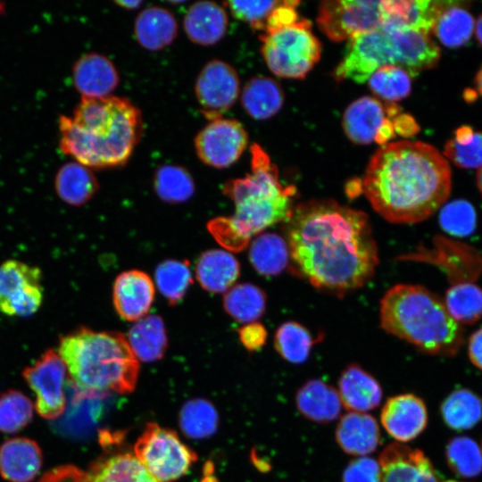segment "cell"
Here are the masks:
<instances>
[{
	"label": "cell",
	"mask_w": 482,
	"mask_h": 482,
	"mask_svg": "<svg viewBox=\"0 0 482 482\" xmlns=\"http://www.w3.org/2000/svg\"><path fill=\"white\" fill-rule=\"evenodd\" d=\"M286 235L290 270L320 289L344 295L359 288L378 264L366 213L334 200L294 206Z\"/></svg>",
	"instance_id": "cell-1"
},
{
	"label": "cell",
	"mask_w": 482,
	"mask_h": 482,
	"mask_svg": "<svg viewBox=\"0 0 482 482\" xmlns=\"http://www.w3.org/2000/svg\"><path fill=\"white\" fill-rule=\"evenodd\" d=\"M452 175L447 160L429 144L402 140L382 145L371 157L363 192L373 209L393 223H416L445 203Z\"/></svg>",
	"instance_id": "cell-2"
},
{
	"label": "cell",
	"mask_w": 482,
	"mask_h": 482,
	"mask_svg": "<svg viewBox=\"0 0 482 482\" xmlns=\"http://www.w3.org/2000/svg\"><path fill=\"white\" fill-rule=\"evenodd\" d=\"M59 148L90 169L125 164L143 132L139 109L129 100L110 96L81 98L72 117L58 120Z\"/></svg>",
	"instance_id": "cell-3"
},
{
	"label": "cell",
	"mask_w": 482,
	"mask_h": 482,
	"mask_svg": "<svg viewBox=\"0 0 482 482\" xmlns=\"http://www.w3.org/2000/svg\"><path fill=\"white\" fill-rule=\"evenodd\" d=\"M251 154V172L229 180L222 188L235 204L234 214L209 223L214 237L234 251L245 247L268 227L287 222L294 209L295 188L281 183L277 166L259 145H252Z\"/></svg>",
	"instance_id": "cell-4"
},
{
	"label": "cell",
	"mask_w": 482,
	"mask_h": 482,
	"mask_svg": "<svg viewBox=\"0 0 482 482\" xmlns=\"http://www.w3.org/2000/svg\"><path fill=\"white\" fill-rule=\"evenodd\" d=\"M382 328L426 353L453 356L463 343V329L444 300L421 286L398 284L380 301Z\"/></svg>",
	"instance_id": "cell-5"
},
{
	"label": "cell",
	"mask_w": 482,
	"mask_h": 482,
	"mask_svg": "<svg viewBox=\"0 0 482 482\" xmlns=\"http://www.w3.org/2000/svg\"><path fill=\"white\" fill-rule=\"evenodd\" d=\"M57 353L83 392L129 393L135 388L139 363L121 333L80 328L60 338Z\"/></svg>",
	"instance_id": "cell-6"
},
{
	"label": "cell",
	"mask_w": 482,
	"mask_h": 482,
	"mask_svg": "<svg viewBox=\"0 0 482 482\" xmlns=\"http://www.w3.org/2000/svg\"><path fill=\"white\" fill-rule=\"evenodd\" d=\"M440 48L429 33L408 28L383 25L348 40L334 75L337 80L366 82L384 66H398L411 78L435 67Z\"/></svg>",
	"instance_id": "cell-7"
},
{
	"label": "cell",
	"mask_w": 482,
	"mask_h": 482,
	"mask_svg": "<svg viewBox=\"0 0 482 482\" xmlns=\"http://www.w3.org/2000/svg\"><path fill=\"white\" fill-rule=\"evenodd\" d=\"M260 39L267 66L281 78L303 79L320 58V43L306 19L262 33Z\"/></svg>",
	"instance_id": "cell-8"
},
{
	"label": "cell",
	"mask_w": 482,
	"mask_h": 482,
	"mask_svg": "<svg viewBox=\"0 0 482 482\" xmlns=\"http://www.w3.org/2000/svg\"><path fill=\"white\" fill-rule=\"evenodd\" d=\"M134 451L137 460L160 482L181 478L197 459L174 431L155 423L146 425Z\"/></svg>",
	"instance_id": "cell-9"
},
{
	"label": "cell",
	"mask_w": 482,
	"mask_h": 482,
	"mask_svg": "<svg viewBox=\"0 0 482 482\" xmlns=\"http://www.w3.org/2000/svg\"><path fill=\"white\" fill-rule=\"evenodd\" d=\"M317 23L331 40H349L382 26L381 1H323L319 6Z\"/></svg>",
	"instance_id": "cell-10"
},
{
	"label": "cell",
	"mask_w": 482,
	"mask_h": 482,
	"mask_svg": "<svg viewBox=\"0 0 482 482\" xmlns=\"http://www.w3.org/2000/svg\"><path fill=\"white\" fill-rule=\"evenodd\" d=\"M43 298L38 267L18 260L0 265V312L10 317H29L41 307Z\"/></svg>",
	"instance_id": "cell-11"
},
{
	"label": "cell",
	"mask_w": 482,
	"mask_h": 482,
	"mask_svg": "<svg viewBox=\"0 0 482 482\" xmlns=\"http://www.w3.org/2000/svg\"><path fill=\"white\" fill-rule=\"evenodd\" d=\"M399 112L398 106L394 104L386 106L374 97L362 96L345 109L343 129L354 144L376 142L384 145L395 135L394 118Z\"/></svg>",
	"instance_id": "cell-12"
},
{
	"label": "cell",
	"mask_w": 482,
	"mask_h": 482,
	"mask_svg": "<svg viewBox=\"0 0 482 482\" xmlns=\"http://www.w3.org/2000/svg\"><path fill=\"white\" fill-rule=\"evenodd\" d=\"M67 369L54 349L46 350L22 377L36 395V411L44 419L55 420L65 410L64 382Z\"/></svg>",
	"instance_id": "cell-13"
},
{
	"label": "cell",
	"mask_w": 482,
	"mask_h": 482,
	"mask_svg": "<svg viewBox=\"0 0 482 482\" xmlns=\"http://www.w3.org/2000/svg\"><path fill=\"white\" fill-rule=\"evenodd\" d=\"M247 132L236 120L220 118L209 121L195 138L199 159L206 165L224 169L235 163L245 150Z\"/></svg>",
	"instance_id": "cell-14"
},
{
	"label": "cell",
	"mask_w": 482,
	"mask_h": 482,
	"mask_svg": "<svg viewBox=\"0 0 482 482\" xmlns=\"http://www.w3.org/2000/svg\"><path fill=\"white\" fill-rule=\"evenodd\" d=\"M239 91L237 72L230 64L218 59L203 67L195 84L196 100L209 121L222 118L237 100Z\"/></svg>",
	"instance_id": "cell-15"
},
{
	"label": "cell",
	"mask_w": 482,
	"mask_h": 482,
	"mask_svg": "<svg viewBox=\"0 0 482 482\" xmlns=\"http://www.w3.org/2000/svg\"><path fill=\"white\" fill-rule=\"evenodd\" d=\"M381 482H438L429 459L419 449L393 443L381 453Z\"/></svg>",
	"instance_id": "cell-16"
},
{
	"label": "cell",
	"mask_w": 482,
	"mask_h": 482,
	"mask_svg": "<svg viewBox=\"0 0 482 482\" xmlns=\"http://www.w3.org/2000/svg\"><path fill=\"white\" fill-rule=\"evenodd\" d=\"M380 419L391 436L400 442H409L426 428L428 411L421 398L413 394H403L387 399Z\"/></svg>",
	"instance_id": "cell-17"
},
{
	"label": "cell",
	"mask_w": 482,
	"mask_h": 482,
	"mask_svg": "<svg viewBox=\"0 0 482 482\" xmlns=\"http://www.w3.org/2000/svg\"><path fill=\"white\" fill-rule=\"evenodd\" d=\"M154 298V285L151 278L138 270H127L115 279L112 300L120 317L137 321L146 316Z\"/></svg>",
	"instance_id": "cell-18"
},
{
	"label": "cell",
	"mask_w": 482,
	"mask_h": 482,
	"mask_svg": "<svg viewBox=\"0 0 482 482\" xmlns=\"http://www.w3.org/2000/svg\"><path fill=\"white\" fill-rule=\"evenodd\" d=\"M119 80L118 71L112 61L98 53L81 55L72 66V82L82 98L110 96Z\"/></svg>",
	"instance_id": "cell-19"
},
{
	"label": "cell",
	"mask_w": 482,
	"mask_h": 482,
	"mask_svg": "<svg viewBox=\"0 0 482 482\" xmlns=\"http://www.w3.org/2000/svg\"><path fill=\"white\" fill-rule=\"evenodd\" d=\"M43 463L40 447L32 439L12 437L0 445V475L9 482H31Z\"/></svg>",
	"instance_id": "cell-20"
},
{
	"label": "cell",
	"mask_w": 482,
	"mask_h": 482,
	"mask_svg": "<svg viewBox=\"0 0 482 482\" xmlns=\"http://www.w3.org/2000/svg\"><path fill=\"white\" fill-rule=\"evenodd\" d=\"M228 24L224 7L211 1L195 2L187 9L183 19L187 37L202 46L218 43L224 37Z\"/></svg>",
	"instance_id": "cell-21"
},
{
	"label": "cell",
	"mask_w": 482,
	"mask_h": 482,
	"mask_svg": "<svg viewBox=\"0 0 482 482\" xmlns=\"http://www.w3.org/2000/svg\"><path fill=\"white\" fill-rule=\"evenodd\" d=\"M338 394L349 411L364 412L377 408L382 399L378 382L357 364L347 366L338 380Z\"/></svg>",
	"instance_id": "cell-22"
},
{
	"label": "cell",
	"mask_w": 482,
	"mask_h": 482,
	"mask_svg": "<svg viewBox=\"0 0 482 482\" xmlns=\"http://www.w3.org/2000/svg\"><path fill=\"white\" fill-rule=\"evenodd\" d=\"M336 440L348 454L364 456L374 452L380 443L377 420L364 412L349 411L341 417Z\"/></svg>",
	"instance_id": "cell-23"
},
{
	"label": "cell",
	"mask_w": 482,
	"mask_h": 482,
	"mask_svg": "<svg viewBox=\"0 0 482 482\" xmlns=\"http://www.w3.org/2000/svg\"><path fill=\"white\" fill-rule=\"evenodd\" d=\"M295 404L306 419L328 423L337 420L342 410L338 391L320 379H310L296 392Z\"/></svg>",
	"instance_id": "cell-24"
},
{
	"label": "cell",
	"mask_w": 482,
	"mask_h": 482,
	"mask_svg": "<svg viewBox=\"0 0 482 482\" xmlns=\"http://www.w3.org/2000/svg\"><path fill=\"white\" fill-rule=\"evenodd\" d=\"M443 1H381L383 25H394L427 33L432 29Z\"/></svg>",
	"instance_id": "cell-25"
},
{
	"label": "cell",
	"mask_w": 482,
	"mask_h": 482,
	"mask_svg": "<svg viewBox=\"0 0 482 482\" xmlns=\"http://www.w3.org/2000/svg\"><path fill=\"white\" fill-rule=\"evenodd\" d=\"M135 37L146 50L158 51L170 46L177 37L178 23L172 12L161 6L142 10L135 20Z\"/></svg>",
	"instance_id": "cell-26"
},
{
	"label": "cell",
	"mask_w": 482,
	"mask_h": 482,
	"mask_svg": "<svg viewBox=\"0 0 482 482\" xmlns=\"http://www.w3.org/2000/svg\"><path fill=\"white\" fill-rule=\"evenodd\" d=\"M240 273L238 261L222 249L205 251L197 260L195 276L200 286L210 293L227 292Z\"/></svg>",
	"instance_id": "cell-27"
},
{
	"label": "cell",
	"mask_w": 482,
	"mask_h": 482,
	"mask_svg": "<svg viewBox=\"0 0 482 482\" xmlns=\"http://www.w3.org/2000/svg\"><path fill=\"white\" fill-rule=\"evenodd\" d=\"M54 186L59 198L73 206L88 202L99 187L91 169L75 161L66 162L58 169Z\"/></svg>",
	"instance_id": "cell-28"
},
{
	"label": "cell",
	"mask_w": 482,
	"mask_h": 482,
	"mask_svg": "<svg viewBox=\"0 0 482 482\" xmlns=\"http://www.w3.org/2000/svg\"><path fill=\"white\" fill-rule=\"evenodd\" d=\"M126 338L137 359L145 362L161 359L168 343L163 320L154 314L137 320Z\"/></svg>",
	"instance_id": "cell-29"
},
{
	"label": "cell",
	"mask_w": 482,
	"mask_h": 482,
	"mask_svg": "<svg viewBox=\"0 0 482 482\" xmlns=\"http://www.w3.org/2000/svg\"><path fill=\"white\" fill-rule=\"evenodd\" d=\"M284 93L279 84L268 77L257 76L249 79L241 93L244 110L255 120H266L279 112Z\"/></svg>",
	"instance_id": "cell-30"
},
{
	"label": "cell",
	"mask_w": 482,
	"mask_h": 482,
	"mask_svg": "<svg viewBox=\"0 0 482 482\" xmlns=\"http://www.w3.org/2000/svg\"><path fill=\"white\" fill-rule=\"evenodd\" d=\"M474 28V19L466 9L455 2L443 1L431 30L443 45L455 48L470 40Z\"/></svg>",
	"instance_id": "cell-31"
},
{
	"label": "cell",
	"mask_w": 482,
	"mask_h": 482,
	"mask_svg": "<svg viewBox=\"0 0 482 482\" xmlns=\"http://www.w3.org/2000/svg\"><path fill=\"white\" fill-rule=\"evenodd\" d=\"M87 476L90 482H160L130 453L98 461Z\"/></svg>",
	"instance_id": "cell-32"
},
{
	"label": "cell",
	"mask_w": 482,
	"mask_h": 482,
	"mask_svg": "<svg viewBox=\"0 0 482 482\" xmlns=\"http://www.w3.org/2000/svg\"><path fill=\"white\" fill-rule=\"evenodd\" d=\"M249 260L262 275L274 276L281 273L290 262L287 240L275 233L258 235L250 245Z\"/></svg>",
	"instance_id": "cell-33"
},
{
	"label": "cell",
	"mask_w": 482,
	"mask_h": 482,
	"mask_svg": "<svg viewBox=\"0 0 482 482\" xmlns=\"http://www.w3.org/2000/svg\"><path fill=\"white\" fill-rule=\"evenodd\" d=\"M441 414L453 430L472 428L482 420V399L469 389H457L443 402Z\"/></svg>",
	"instance_id": "cell-34"
},
{
	"label": "cell",
	"mask_w": 482,
	"mask_h": 482,
	"mask_svg": "<svg viewBox=\"0 0 482 482\" xmlns=\"http://www.w3.org/2000/svg\"><path fill=\"white\" fill-rule=\"evenodd\" d=\"M223 306L234 320L242 323H252L263 314L266 295L260 287L253 284H238L226 292Z\"/></svg>",
	"instance_id": "cell-35"
},
{
	"label": "cell",
	"mask_w": 482,
	"mask_h": 482,
	"mask_svg": "<svg viewBox=\"0 0 482 482\" xmlns=\"http://www.w3.org/2000/svg\"><path fill=\"white\" fill-rule=\"evenodd\" d=\"M445 305L460 325H470L482 317V289L471 282H459L445 293Z\"/></svg>",
	"instance_id": "cell-36"
},
{
	"label": "cell",
	"mask_w": 482,
	"mask_h": 482,
	"mask_svg": "<svg viewBox=\"0 0 482 482\" xmlns=\"http://www.w3.org/2000/svg\"><path fill=\"white\" fill-rule=\"evenodd\" d=\"M154 187L162 200L171 204L186 202L195 193L191 174L184 167L175 164H163L157 168Z\"/></svg>",
	"instance_id": "cell-37"
},
{
	"label": "cell",
	"mask_w": 482,
	"mask_h": 482,
	"mask_svg": "<svg viewBox=\"0 0 482 482\" xmlns=\"http://www.w3.org/2000/svg\"><path fill=\"white\" fill-rule=\"evenodd\" d=\"M158 290L170 304L179 303L193 283L187 261L165 260L154 273Z\"/></svg>",
	"instance_id": "cell-38"
},
{
	"label": "cell",
	"mask_w": 482,
	"mask_h": 482,
	"mask_svg": "<svg viewBox=\"0 0 482 482\" xmlns=\"http://www.w3.org/2000/svg\"><path fill=\"white\" fill-rule=\"evenodd\" d=\"M218 413L206 400L187 401L179 411V425L183 433L190 438L203 439L212 436L218 427Z\"/></svg>",
	"instance_id": "cell-39"
},
{
	"label": "cell",
	"mask_w": 482,
	"mask_h": 482,
	"mask_svg": "<svg viewBox=\"0 0 482 482\" xmlns=\"http://www.w3.org/2000/svg\"><path fill=\"white\" fill-rule=\"evenodd\" d=\"M314 343L315 340L308 329L295 321L281 324L275 333L276 350L281 357L291 363L304 362Z\"/></svg>",
	"instance_id": "cell-40"
},
{
	"label": "cell",
	"mask_w": 482,
	"mask_h": 482,
	"mask_svg": "<svg viewBox=\"0 0 482 482\" xmlns=\"http://www.w3.org/2000/svg\"><path fill=\"white\" fill-rule=\"evenodd\" d=\"M445 456L450 469L462 478H474L482 472V452L478 444L468 436L451 439Z\"/></svg>",
	"instance_id": "cell-41"
},
{
	"label": "cell",
	"mask_w": 482,
	"mask_h": 482,
	"mask_svg": "<svg viewBox=\"0 0 482 482\" xmlns=\"http://www.w3.org/2000/svg\"><path fill=\"white\" fill-rule=\"evenodd\" d=\"M411 77L398 66H384L376 70L369 78L368 84L373 93L389 102L406 97L411 88Z\"/></svg>",
	"instance_id": "cell-42"
},
{
	"label": "cell",
	"mask_w": 482,
	"mask_h": 482,
	"mask_svg": "<svg viewBox=\"0 0 482 482\" xmlns=\"http://www.w3.org/2000/svg\"><path fill=\"white\" fill-rule=\"evenodd\" d=\"M33 404L17 390L0 395V431L12 434L25 428L32 420Z\"/></svg>",
	"instance_id": "cell-43"
},
{
	"label": "cell",
	"mask_w": 482,
	"mask_h": 482,
	"mask_svg": "<svg viewBox=\"0 0 482 482\" xmlns=\"http://www.w3.org/2000/svg\"><path fill=\"white\" fill-rule=\"evenodd\" d=\"M439 221L442 228L454 236H467L476 224V212L472 205L465 200H454L443 206Z\"/></svg>",
	"instance_id": "cell-44"
},
{
	"label": "cell",
	"mask_w": 482,
	"mask_h": 482,
	"mask_svg": "<svg viewBox=\"0 0 482 482\" xmlns=\"http://www.w3.org/2000/svg\"><path fill=\"white\" fill-rule=\"evenodd\" d=\"M280 1H227L232 15L244 22L248 23L252 29L264 31L267 20Z\"/></svg>",
	"instance_id": "cell-45"
},
{
	"label": "cell",
	"mask_w": 482,
	"mask_h": 482,
	"mask_svg": "<svg viewBox=\"0 0 482 482\" xmlns=\"http://www.w3.org/2000/svg\"><path fill=\"white\" fill-rule=\"evenodd\" d=\"M444 155L461 168L482 167V132H474L465 143L459 144L453 138L445 145Z\"/></svg>",
	"instance_id": "cell-46"
},
{
	"label": "cell",
	"mask_w": 482,
	"mask_h": 482,
	"mask_svg": "<svg viewBox=\"0 0 482 482\" xmlns=\"http://www.w3.org/2000/svg\"><path fill=\"white\" fill-rule=\"evenodd\" d=\"M382 471L375 459L361 456L353 460L343 473V482H381Z\"/></svg>",
	"instance_id": "cell-47"
},
{
	"label": "cell",
	"mask_w": 482,
	"mask_h": 482,
	"mask_svg": "<svg viewBox=\"0 0 482 482\" xmlns=\"http://www.w3.org/2000/svg\"><path fill=\"white\" fill-rule=\"evenodd\" d=\"M299 1H280L279 4L269 16L263 33L269 32L298 21L296 7Z\"/></svg>",
	"instance_id": "cell-48"
},
{
	"label": "cell",
	"mask_w": 482,
	"mask_h": 482,
	"mask_svg": "<svg viewBox=\"0 0 482 482\" xmlns=\"http://www.w3.org/2000/svg\"><path fill=\"white\" fill-rule=\"evenodd\" d=\"M38 482H90L87 473L73 465L54 468L46 472Z\"/></svg>",
	"instance_id": "cell-49"
},
{
	"label": "cell",
	"mask_w": 482,
	"mask_h": 482,
	"mask_svg": "<svg viewBox=\"0 0 482 482\" xmlns=\"http://www.w3.org/2000/svg\"><path fill=\"white\" fill-rule=\"evenodd\" d=\"M238 335L241 343L249 351L259 350L267 339L265 328L258 322L245 324L239 329Z\"/></svg>",
	"instance_id": "cell-50"
},
{
	"label": "cell",
	"mask_w": 482,
	"mask_h": 482,
	"mask_svg": "<svg viewBox=\"0 0 482 482\" xmlns=\"http://www.w3.org/2000/svg\"><path fill=\"white\" fill-rule=\"evenodd\" d=\"M468 355L472 364L482 370V328L470 337Z\"/></svg>",
	"instance_id": "cell-51"
},
{
	"label": "cell",
	"mask_w": 482,
	"mask_h": 482,
	"mask_svg": "<svg viewBox=\"0 0 482 482\" xmlns=\"http://www.w3.org/2000/svg\"><path fill=\"white\" fill-rule=\"evenodd\" d=\"M115 3L122 7V8H125V9H129V10H133V9H136L137 7H139L141 4H142V1H139V0H120V1H115Z\"/></svg>",
	"instance_id": "cell-52"
},
{
	"label": "cell",
	"mask_w": 482,
	"mask_h": 482,
	"mask_svg": "<svg viewBox=\"0 0 482 482\" xmlns=\"http://www.w3.org/2000/svg\"><path fill=\"white\" fill-rule=\"evenodd\" d=\"M474 30H475L477 39L482 46V14L478 17V19L475 22Z\"/></svg>",
	"instance_id": "cell-53"
},
{
	"label": "cell",
	"mask_w": 482,
	"mask_h": 482,
	"mask_svg": "<svg viewBox=\"0 0 482 482\" xmlns=\"http://www.w3.org/2000/svg\"><path fill=\"white\" fill-rule=\"evenodd\" d=\"M477 89L478 93L482 96V67L477 73L476 79H475Z\"/></svg>",
	"instance_id": "cell-54"
},
{
	"label": "cell",
	"mask_w": 482,
	"mask_h": 482,
	"mask_svg": "<svg viewBox=\"0 0 482 482\" xmlns=\"http://www.w3.org/2000/svg\"><path fill=\"white\" fill-rule=\"evenodd\" d=\"M477 184L478 187L482 195V167L478 169V171L477 173Z\"/></svg>",
	"instance_id": "cell-55"
},
{
	"label": "cell",
	"mask_w": 482,
	"mask_h": 482,
	"mask_svg": "<svg viewBox=\"0 0 482 482\" xmlns=\"http://www.w3.org/2000/svg\"><path fill=\"white\" fill-rule=\"evenodd\" d=\"M5 12V4L3 2H0V15L4 14Z\"/></svg>",
	"instance_id": "cell-56"
},
{
	"label": "cell",
	"mask_w": 482,
	"mask_h": 482,
	"mask_svg": "<svg viewBox=\"0 0 482 482\" xmlns=\"http://www.w3.org/2000/svg\"><path fill=\"white\" fill-rule=\"evenodd\" d=\"M445 482H457V481L447 480V481H445Z\"/></svg>",
	"instance_id": "cell-57"
}]
</instances>
